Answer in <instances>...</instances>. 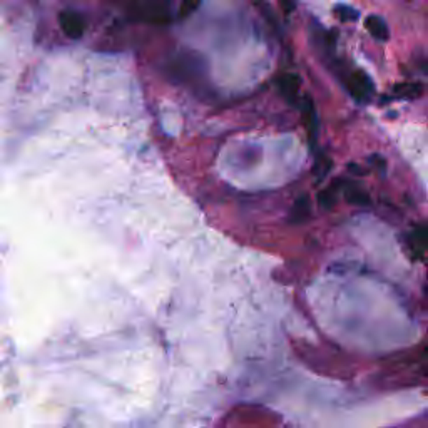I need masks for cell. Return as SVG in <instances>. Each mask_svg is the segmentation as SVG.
Listing matches in <instances>:
<instances>
[{
	"mask_svg": "<svg viewBox=\"0 0 428 428\" xmlns=\"http://www.w3.org/2000/svg\"><path fill=\"white\" fill-rule=\"evenodd\" d=\"M346 85H348V91L352 92V96L359 102L370 99V96L375 91L373 83L363 71H355L346 80Z\"/></svg>",
	"mask_w": 428,
	"mask_h": 428,
	"instance_id": "obj_1",
	"label": "cell"
},
{
	"mask_svg": "<svg viewBox=\"0 0 428 428\" xmlns=\"http://www.w3.org/2000/svg\"><path fill=\"white\" fill-rule=\"evenodd\" d=\"M365 27L370 32L371 37H375L376 41H388L390 38V31H388V25L380 15H368L365 19Z\"/></svg>",
	"mask_w": 428,
	"mask_h": 428,
	"instance_id": "obj_2",
	"label": "cell"
},
{
	"mask_svg": "<svg viewBox=\"0 0 428 428\" xmlns=\"http://www.w3.org/2000/svg\"><path fill=\"white\" fill-rule=\"evenodd\" d=\"M303 121H305L306 132L310 136L311 143H315L316 132H318V115H316L313 101L311 97H305V106H303Z\"/></svg>",
	"mask_w": 428,
	"mask_h": 428,
	"instance_id": "obj_3",
	"label": "cell"
},
{
	"mask_svg": "<svg viewBox=\"0 0 428 428\" xmlns=\"http://www.w3.org/2000/svg\"><path fill=\"white\" fill-rule=\"evenodd\" d=\"M311 214V203L308 196H301L294 201L293 209H291V222L294 224H301V222H306L310 220Z\"/></svg>",
	"mask_w": 428,
	"mask_h": 428,
	"instance_id": "obj_4",
	"label": "cell"
},
{
	"mask_svg": "<svg viewBox=\"0 0 428 428\" xmlns=\"http://www.w3.org/2000/svg\"><path fill=\"white\" fill-rule=\"evenodd\" d=\"M393 94L404 99H417L423 94V85L418 83H401L393 87Z\"/></svg>",
	"mask_w": 428,
	"mask_h": 428,
	"instance_id": "obj_5",
	"label": "cell"
},
{
	"mask_svg": "<svg viewBox=\"0 0 428 428\" xmlns=\"http://www.w3.org/2000/svg\"><path fill=\"white\" fill-rule=\"evenodd\" d=\"M280 85H281V91H283L286 97H290V99H297L299 87H301V79L294 74H286L281 77Z\"/></svg>",
	"mask_w": 428,
	"mask_h": 428,
	"instance_id": "obj_6",
	"label": "cell"
},
{
	"mask_svg": "<svg viewBox=\"0 0 428 428\" xmlns=\"http://www.w3.org/2000/svg\"><path fill=\"white\" fill-rule=\"evenodd\" d=\"M345 198L350 204H355V206H370L371 198L366 191L359 190V187H348L346 186L345 190Z\"/></svg>",
	"mask_w": 428,
	"mask_h": 428,
	"instance_id": "obj_7",
	"label": "cell"
},
{
	"mask_svg": "<svg viewBox=\"0 0 428 428\" xmlns=\"http://www.w3.org/2000/svg\"><path fill=\"white\" fill-rule=\"evenodd\" d=\"M333 14H335L341 22H355V20L359 19V12L357 8L345 6V3H338V6H335Z\"/></svg>",
	"mask_w": 428,
	"mask_h": 428,
	"instance_id": "obj_8",
	"label": "cell"
},
{
	"mask_svg": "<svg viewBox=\"0 0 428 428\" xmlns=\"http://www.w3.org/2000/svg\"><path fill=\"white\" fill-rule=\"evenodd\" d=\"M318 203L321 208L324 209H331L336 204V192L333 187H328V190H321L318 192Z\"/></svg>",
	"mask_w": 428,
	"mask_h": 428,
	"instance_id": "obj_9",
	"label": "cell"
},
{
	"mask_svg": "<svg viewBox=\"0 0 428 428\" xmlns=\"http://www.w3.org/2000/svg\"><path fill=\"white\" fill-rule=\"evenodd\" d=\"M329 169H331V159H329V157H327V156H320L318 161H316V164H315L316 178L323 179L328 174Z\"/></svg>",
	"mask_w": 428,
	"mask_h": 428,
	"instance_id": "obj_10",
	"label": "cell"
},
{
	"mask_svg": "<svg viewBox=\"0 0 428 428\" xmlns=\"http://www.w3.org/2000/svg\"><path fill=\"white\" fill-rule=\"evenodd\" d=\"M370 162L375 166V169L380 171V173H385V169H387V161H385L382 156H378V154L371 156Z\"/></svg>",
	"mask_w": 428,
	"mask_h": 428,
	"instance_id": "obj_11",
	"label": "cell"
},
{
	"mask_svg": "<svg viewBox=\"0 0 428 428\" xmlns=\"http://www.w3.org/2000/svg\"><path fill=\"white\" fill-rule=\"evenodd\" d=\"M348 171H350V173L357 174V176H365V174H366V171L358 164H348Z\"/></svg>",
	"mask_w": 428,
	"mask_h": 428,
	"instance_id": "obj_12",
	"label": "cell"
}]
</instances>
